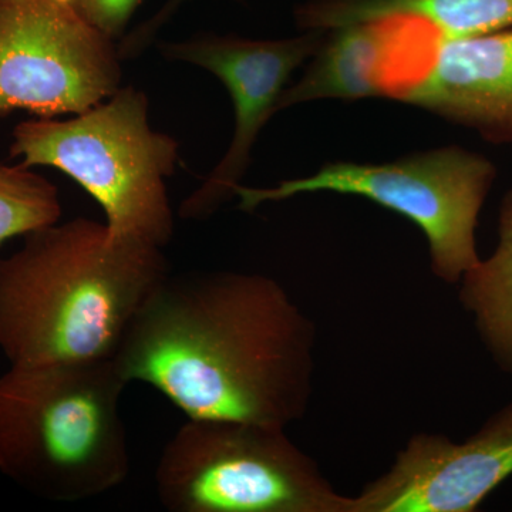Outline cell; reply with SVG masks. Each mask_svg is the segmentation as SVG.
<instances>
[{
  "label": "cell",
  "mask_w": 512,
  "mask_h": 512,
  "mask_svg": "<svg viewBox=\"0 0 512 512\" xmlns=\"http://www.w3.org/2000/svg\"><path fill=\"white\" fill-rule=\"evenodd\" d=\"M315 345V323L274 278L190 272L165 278L113 359L188 419L286 429L308 412Z\"/></svg>",
  "instance_id": "1"
},
{
  "label": "cell",
  "mask_w": 512,
  "mask_h": 512,
  "mask_svg": "<svg viewBox=\"0 0 512 512\" xmlns=\"http://www.w3.org/2000/svg\"><path fill=\"white\" fill-rule=\"evenodd\" d=\"M170 275L163 248L90 218L56 222L0 256V350L10 365L113 359Z\"/></svg>",
  "instance_id": "2"
},
{
  "label": "cell",
  "mask_w": 512,
  "mask_h": 512,
  "mask_svg": "<svg viewBox=\"0 0 512 512\" xmlns=\"http://www.w3.org/2000/svg\"><path fill=\"white\" fill-rule=\"evenodd\" d=\"M114 359L10 365L0 376V471L59 503L113 490L130 473Z\"/></svg>",
  "instance_id": "3"
},
{
  "label": "cell",
  "mask_w": 512,
  "mask_h": 512,
  "mask_svg": "<svg viewBox=\"0 0 512 512\" xmlns=\"http://www.w3.org/2000/svg\"><path fill=\"white\" fill-rule=\"evenodd\" d=\"M147 94L134 86L67 119H33L15 127L10 158L53 167L99 202L110 235L165 248L174 234L167 180L180 144L150 124Z\"/></svg>",
  "instance_id": "4"
},
{
  "label": "cell",
  "mask_w": 512,
  "mask_h": 512,
  "mask_svg": "<svg viewBox=\"0 0 512 512\" xmlns=\"http://www.w3.org/2000/svg\"><path fill=\"white\" fill-rule=\"evenodd\" d=\"M285 430L188 420L158 458V500L171 512H349L352 497Z\"/></svg>",
  "instance_id": "5"
},
{
  "label": "cell",
  "mask_w": 512,
  "mask_h": 512,
  "mask_svg": "<svg viewBox=\"0 0 512 512\" xmlns=\"http://www.w3.org/2000/svg\"><path fill=\"white\" fill-rule=\"evenodd\" d=\"M493 161L463 147L424 151L369 164L338 161L309 177L282 181L272 188L238 185L242 211L265 202L288 200L312 192L357 195L403 215L429 241L431 271L447 284H457L480 261L476 229L481 208L493 188Z\"/></svg>",
  "instance_id": "6"
},
{
  "label": "cell",
  "mask_w": 512,
  "mask_h": 512,
  "mask_svg": "<svg viewBox=\"0 0 512 512\" xmlns=\"http://www.w3.org/2000/svg\"><path fill=\"white\" fill-rule=\"evenodd\" d=\"M121 62L67 0H0V119L84 113L119 92Z\"/></svg>",
  "instance_id": "7"
},
{
  "label": "cell",
  "mask_w": 512,
  "mask_h": 512,
  "mask_svg": "<svg viewBox=\"0 0 512 512\" xmlns=\"http://www.w3.org/2000/svg\"><path fill=\"white\" fill-rule=\"evenodd\" d=\"M328 30L279 40H254L202 33L181 42H161V55L171 62L201 67L217 76L234 101L235 130L227 153L200 187L180 205L183 220L202 221L235 197L247 173L259 134L278 113V101L293 72L312 59Z\"/></svg>",
  "instance_id": "8"
},
{
  "label": "cell",
  "mask_w": 512,
  "mask_h": 512,
  "mask_svg": "<svg viewBox=\"0 0 512 512\" xmlns=\"http://www.w3.org/2000/svg\"><path fill=\"white\" fill-rule=\"evenodd\" d=\"M512 476V400L468 439L420 433L392 467L352 497L349 512H473Z\"/></svg>",
  "instance_id": "9"
},
{
  "label": "cell",
  "mask_w": 512,
  "mask_h": 512,
  "mask_svg": "<svg viewBox=\"0 0 512 512\" xmlns=\"http://www.w3.org/2000/svg\"><path fill=\"white\" fill-rule=\"evenodd\" d=\"M444 40L430 23L404 15L328 30L301 79L282 93L278 113L325 99L402 101L427 79Z\"/></svg>",
  "instance_id": "10"
},
{
  "label": "cell",
  "mask_w": 512,
  "mask_h": 512,
  "mask_svg": "<svg viewBox=\"0 0 512 512\" xmlns=\"http://www.w3.org/2000/svg\"><path fill=\"white\" fill-rule=\"evenodd\" d=\"M402 101L488 143L512 144V28L444 40L427 79Z\"/></svg>",
  "instance_id": "11"
},
{
  "label": "cell",
  "mask_w": 512,
  "mask_h": 512,
  "mask_svg": "<svg viewBox=\"0 0 512 512\" xmlns=\"http://www.w3.org/2000/svg\"><path fill=\"white\" fill-rule=\"evenodd\" d=\"M419 18L446 40L512 28V0H308L296 9L299 28L333 30L384 16Z\"/></svg>",
  "instance_id": "12"
},
{
  "label": "cell",
  "mask_w": 512,
  "mask_h": 512,
  "mask_svg": "<svg viewBox=\"0 0 512 512\" xmlns=\"http://www.w3.org/2000/svg\"><path fill=\"white\" fill-rule=\"evenodd\" d=\"M460 282V301L473 315L481 342L497 366L512 375V190L501 201L497 248Z\"/></svg>",
  "instance_id": "13"
},
{
  "label": "cell",
  "mask_w": 512,
  "mask_h": 512,
  "mask_svg": "<svg viewBox=\"0 0 512 512\" xmlns=\"http://www.w3.org/2000/svg\"><path fill=\"white\" fill-rule=\"evenodd\" d=\"M62 218L59 190L22 164L0 161V245Z\"/></svg>",
  "instance_id": "14"
},
{
  "label": "cell",
  "mask_w": 512,
  "mask_h": 512,
  "mask_svg": "<svg viewBox=\"0 0 512 512\" xmlns=\"http://www.w3.org/2000/svg\"><path fill=\"white\" fill-rule=\"evenodd\" d=\"M82 18L119 42L143 0H67Z\"/></svg>",
  "instance_id": "15"
},
{
  "label": "cell",
  "mask_w": 512,
  "mask_h": 512,
  "mask_svg": "<svg viewBox=\"0 0 512 512\" xmlns=\"http://www.w3.org/2000/svg\"><path fill=\"white\" fill-rule=\"evenodd\" d=\"M187 0H167L163 8L158 10L156 15L151 16L146 22L126 33L119 40V53L123 60H133L143 55L156 40L158 32L163 29L165 23L168 22L177 10L184 5Z\"/></svg>",
  "instance_id": "16"
}]
</instances>
